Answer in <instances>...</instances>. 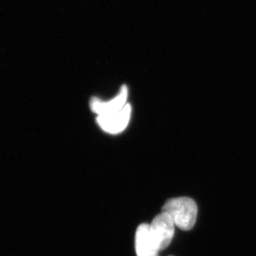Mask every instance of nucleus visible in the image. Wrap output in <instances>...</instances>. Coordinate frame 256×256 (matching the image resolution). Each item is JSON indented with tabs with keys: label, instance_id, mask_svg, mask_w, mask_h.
I'll use <instances>...</instances> for the list:
<instances>
[{
	"label": "nucleus",
	"instance_id": "4",
	"mask_svg": "<svg viewBox=\"0 0 256 256\" xmlns=\"http://www.w3.org/2000/svg\"><path fill=\"white\" fill-rule=\"evenodd\" d=\"M136 250L137 256H158L160 247L152 236L150 225L142 223L136 233Z\"/></svg>",
	"mask_w": 256,
	"mask_h": 256
},
{
	"label": "nucleus",
	"instance_id": "3",
	"mask_svg": "<svg viewBox=\"0 0 256 256\" xmlns=\"http://www.w3.org/2000/svg\"><path fill=\"white\" fill-rule=\"evenodd\" d=\"M130 104H126L120 110L98 116L97 123L104 132L116 134L126 130L130 122Z\"/></svg>",
	"mask_w": 256,
	"mask_h": 256
},
{
	"label": "nucleus",
	"instance_id": "5",
	"mask_svg": "<svg viewBox=\"0 0 256 256\" xmlns=\"http://www.w3.org/2000/svg\"><path fill=\"white\" fill-rule=\"evenodd\" d=\"M128 97V89L123 86L120 89V94L109 102H102L98 98H93L90 102V108L93 112L99 116L110 114L118 112L126 106Z\"/></svg>",
	"mask_w": 256,
	"mask_h": 256
},
{
	"label": "nucleus",
	"instance_id": "1",
	"mask_svg": "<svg viewBox=\"0 0 256 256\" xmlns=\"http://www.w3.org/2000/svg\"><path fill=\"white\" fill-rule=\"evenodd\" d=\"M162 212L170 214L178 228L182 230H189L196 223L198 206L190 198H175L165 202L162 208Z\"/></svg>",
	"mask_w": 256,
	"mask_h": 256
},
{
	"label": "nucleus",
	"instance_id": "2",
	"mask_svg": "<svg viewBox=\"0 0 256 256\" xmlns=\"http://www.w3.org/2000/svg\"><path fill=\"white\" fill-rule=\"evenodd\" d=\"M150 228L160 250L166 249L172 240L175 228L174 220L170 214L164 212L160 213L154 218Z\"/></svg>",
	"mask_w": 256,
	"mask_h": 256
}]
</instances>
